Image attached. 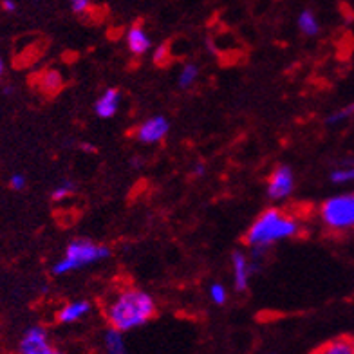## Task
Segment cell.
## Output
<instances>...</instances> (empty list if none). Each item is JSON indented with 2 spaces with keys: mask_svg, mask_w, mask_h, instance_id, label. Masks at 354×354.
<instances>
[{
  "mask_svg": "<svg viewBox=\"0 0 354 354\" xmlns=\"http://www.w3.org/2000/svg\"><path fill=\"white\" fill-rule=\"evenodd\" d=\"M320 219L327 228L345 232L354 228V194H344L327 199L320 208Z\"/></svg>",
  "mask_w": 354,
  "mask_h": 354,
  "instance_id": "4",
  "label": "cell"
},
{
  "mask_svg": "<svg viewBox=\"0 0 354 354\" xmlns=\"http://www.w3.org/2000/svg\"><path fill=\"white\" fill-rule=\"evenodd\" d=\"M88 311H91V304L87 300L71 302L58 313V322H62V324H73V322H78L87 317Z\"/></svg>",
  "mask_w": 354,
  "mask_h": 354,
  "instance_id": "11",
  "label": "cell"
},
{
  "mask_svg": "<svg viewBox=\"0 0 354 354\" xmlns=\"http://www.w3.org/2000/svg\"><path fill=\"white\" fill-rule=\"evenodd\" d=\"M318 353L324 354H354V344L353 340H345V338H340V340H333L329 344H326L324 347H320Z\"/></svg>",
  "mask_w": 354,
  "mask_h": 354,
  "instance_id": "15",
  "label": "cell"
},
{
  "mask_svg": "<svg viewBox=\"0 0 354 354\" xmlns=\"http://www.w3.org/2000/svg\"><path fill=\"white\" fill-rule=\"evenodd\" d=\"M353 344H354V340H353Z\"/></svg>",
  "mask_w": 354,
  "mask_h": 354,
  "instance_id": "28",
  "label": "cell"
},
{
  "mask_svg": "<svg viewBox=\"0 0 354 354\" xmlns=\"http://www.w3.org/2000/svg\"><path fill=\"white\" fill-rule=\"evenodd\" d=\"M62 85H64L62 75L55 69L46 71L42 75V78H40V88L47 94H56L62 88Z\"/></svg>",
  "mask_w": 354,
  "mask_h": 354,
  "instance_id": "13",
  "label": "cell"
},
{
  "mask_svg": "<svg viewBox=\"0 0 354 354\" xmlns=\"http://www.w3.org/2000/svg\"><path fill=\"white\" fill-rule=\"evenodd\" d=\"M295 176L293 170L288 165H280L273 170V174L268 179V197L271 201H280L293 192Z\"/></svg>",
  "mask_w": 354,
  "mask_h": 354,
  "instance_id": "5",
  "label": "cell"
},
{
  "mask_svg": "<svg viewBox=\"0 0 354 354\" xmlns=\"http://www.w3.org/2000/svg\"><path fill=\"white\" fill-rule=\"evenodd\" d=\"M4 75V62H2V58H0V76Z\"/></svg>",
  "mask_w": 354,
  "mask_h": 354,
  "instance_id": "27",
  "label": "cell"
},
{
  "mask_svg": "<svg viewBox=\"0 0 354 354\" xmlns=\"http://www.w3.org/2000/svg\"><path fill=\"white\" fill-rule=\"evenodd\" d=\"M10 187L13 188V190H24L26 188V177L20 176V174H15V176H11L10 179Z\"/></svg>",
  "mask_w": 354,
  "mask_h": 354,
  "instance_id": "23",
  "label": "cell"
},
{
  "mask_svg": "<svg viewBox=\"0 0 354 354\" xmlns=\"http://www.w3.org/2000/svg\"><path fill=\"white\" fill-rule=\"evenodd\" d=\"M331 181L336 185H345V183H354V167L353 168H340L331 174Z\"/></svg>",
  "mask_w": 354,
  "mask_h": 354,
  "instance_id": "20",
  "label": "cell"
},
{
  "mask_svg": "<svg viewBox=\"0 0 354 354\" xmlns=\"http://www.w3.org/2000/svg\"><path fill=\"white\" fill-rule=\"evenodd\" d=\"M233 264V279H235V289L244 293L250 286V277L255 271L253 264H250L248 257L241 252H235L232 255Z\"/></svg>",
  "mask_w": 354,
  "mask_h": 354,
  "instance_id": "8",
  "label": "cell"
},
{
  "mask_svg": "<svg viewBox=\"0 0 354 354\" xmlns=\"http://www.w3.org/2000/svg\"><path fill=\"white\" fill-rule=\"evenodd\" d=\"M197 76H199V67L196 64H187L179 75V87L190 88L197 82Z\"/></svg>",
  "mask_w": 354,
  "mask_h": 354,
  "instance_id": "16",
  "label": "cell"
},
{
  "mask_svg": "<svg viewBox=\"0 0 354 354\" xmlns=\"http://www.w3.org/2000/svg\"><path fill=\"white\" fill-rule=\"evenodd\" d=\"M76 190V185L73 181H64L60 185V187H56L55 190H53L51 194V199L55 201V203H60V201L67 199V197L73 194V192Z\"/></svg>",
  "mask_w": 354,
  "mask_h": 354,
  "instance_id": "17",
  "label": "cell"
},
{
  "mask_svg": "<svg viewBox=\"0 0 354 354\" xmlns=\"http://www.w3.org/2000/svg\"><path fill=\"white\" fill-rule=\"evenodd\" d=\"M353 116H354V103L353 105H347V107L340 109V111L333 112L331 116L326 120V123L327 125H338V123L345 122V120H349V118Z\"/></svg>",
  "mask_w": 354,
  "mask_h": 354,
  "instance_id": "18",
  "label": "cell"
},
{
  "mask_svg": "<svg viewBox=\"0 0 354 354\" xmlns=\"http://www.w3.org/2000/svg\"><path fill=\"white\" fill-rule=\"evenodd\" d=\"M297 24H299V29L306 37H317L320 33V22H318L317 15L313 13L311 10H304L299 15Z\"/></svg>",
  "mask_w": 354,
  "mask_h": 354,
  "instance_id": "12",
  "label": "cell"
},
{
  "mask_svg": "<svg viewBox=\"0 0 354 354\" xmlns=\"http://www.w3.org/2000/svg\"><path fill=\"white\" fill-rule=\"evenodd\" d=\"M71 4V10H73V13L76 15H84L87 13L88 10H91V0H69Z\"/></svg>",
  "mask_w": 354,
  "mask_h": 354,
  "instance_id": "22",
  "label": "cell"
},
{
  "mask_svg": "<svg viewBox=\"0 0 354 354\" xmlns=\"http://www.w3.org/2000/svg\"><path fill=\"white\" fill-rule=\"evenodd\" d=\"M194 176L196 177H203L206 174V167H205V163H197L196 167H194Z\"/></svg>",
  "mask_w": 354,
  "mask_h": 354,
  "instance_id": "25",
  "label": "cell"
},
{
  "mask_svg": "<svg viewBox=\"0 0 354 354\" xmlns=\"http://www.w3.org/2000/svg\"><path fill=\"white\" fill-rule=\"evenodd\" d=\"M152 60L159 67L167 66L168 62H170V47L167 44H161L159 47H156L154 53H152Z\"/></svg>",
  "mask_w": 354,
  "mask_h": 354,
  "instance_id": "19",
  "label": "cell"
},
{
  "mask_svg": "<svg viewBox=\"0 0 354 354\" xmlns=\"http://www.w3.org/2000/svg\"><path fill=\"white\" fill-rule=\"evenodd\" d=\"M111 255L107 246L96 244L88 239H76L67 246L64 259L53 266V275H67L76 270L87 268V266L100 262Z\"/></svg>",
  "mask_w": 354,
  "mask_h": 354,
  "instance_id": "3",
  "label": "cell"
},
{
  "mask_svg": "<svg viewBox=\"0 0 354 354\" xmlns=\"http://www.w3.org/2000/svg\"><path fill=\"white\" fill-rule=\"evenodd\" d=\"M120 100H122V94H120L118 88H107L94 103V114L102 118V120H109V118L116 116Z\"/></svg>",
  "mask_w": 354,
  "mask_h": 354,
  "instance_id": "9",
  "label": "cell"
},
{
  "mask_svg": "<svg viewBox=\"0 0 354 354\" xmlns=\"http://www.w3.org/2000/svg\"><path fill=\"white\" fill-rule=\"evenodd\" d=\"M168 131H170V123L165 116H154L147 120L145 123H141L138 129H136V138L141 143L147 145H154L163 141L168 136Z\"/></svg>",
  "mask_w": 354,
  "mask_h": 354,
  "instance_id": "7",
  "label": "cell"
},
{
  "mask_svg": "<svg viewBox=\"0 0 354 354\" xmlns=\"http://www.w3.org/2000/svg\"><path fill=\"white\" fill-rule=\"evenodd\" d=\"M80 147H82V150H85V152H96V147H94V145L82 143Z\"/></svg>",
  "mask_w": 354,
  "mask_h": 354,
  "instance_id": "26",
  "label": "cell"
},
{
  "mask_svg": "<svg viewBox=\"0 0 354 354\" xmlns=\"http://www.w3.org/2000/svg\"><path fill=\"white\" fill-rule=\"evenodd\" d=\"M156 315V302L149 293L140 289H129L116 297L105 309V317L111 327L127 333L145 326Z\"/></svg>",
  "mask_w": 354,
  "mask_h": 354,
  "instance_id": "1",
  "label": "cell"
},
{
  "mask_svg": "<svg viewBox=\"0 0 354 354\" xmlns=\"http://www.w3.org/2000/svg\"><path fill=\"white\" fill-rule=\"evenodd\" d=\"M105 345H107V351L111 354H123L127 353L125 340H123V333L111 327L105 335Z\"/></svg>",
  "mask_w": 354,
  "mask_h": 354,
  "instance_id": "14",
  "label": "cell"
},
{
  "mask_svg": "<svg viewBox=\"0 0 354 354\" xmlns=\"http://www.w3.org/2000/svg\"><path fill=\"white\" fill-rule=\"evenodd\" d=\"M2 10H4L6 13H13V11H17L15 0H2Z\"/></svg>",
  "mask_w": 354,
  "mask_h": 354,
  "instance_id": "24",
  "label": "cell"
},
{
  "mask_svg": "<svg viewBox=\"0 0 354 354\" xmlns=\"http://www.w3.org/2000/svg\"><path fill=\"white\" fill-rule=\"evenodd\" d=\"M210 299L212 302L217 304V306H224L226 300H228V293H226V288L223 284H212L210 286Z\"/></svg>",
  "mask_w": 354,
  "mask_h": 354,
  "instance_id": "21",
  "label": "cell"
},
{
  "mask_svg": "<svg viewBox=\"0 0 354 354\" xmlns=\"http://www.w3.org/2000/svg\"><path fill=\"white\" fill-rule=\"evenodd\" d=\"M299 232V224L293 217L282 214L280 210H266L264 214L250 226L246 233L248 246L255 250H266L279 241L293 237Z\"/></svg>",
  "mask_w": 354,
  "mask_h": 354,
  "instance_id": "2",
  "label": "cell"
},
{
  "mask_svg": "<svg viewBox=\"0 0 354 354\" xmlns=\"http://www.w3.org/2000/svg\"><path fill=\"white\" fill-rule=\"evenodd\" d=\"M127 46H129V51L136 56L149 53V49L152 47V40H150V37L147 35V31H145L141 24H134L127 31Z\"/></svg>",
  "mask_w": 354,
  "mask_h": 354,
  "instance_id": "10",
  "label": "cell"
},
{
  "mask_svg": "<svg viewBox=\"0 0 354 354\" xmlns=\"http://www.w3.org/2000/svg\"><path fill=\"white\" fill-rule=\"evenodd\" d=\"M20 353L24 354H55L58 351L47 342V331L44 327H29L22 342H20Z\"/></svg>",
  "mask_w": 354,
  "mask_h": 354,
  "instance_id": "6",
  "label": "cell"
}]
</instances>
